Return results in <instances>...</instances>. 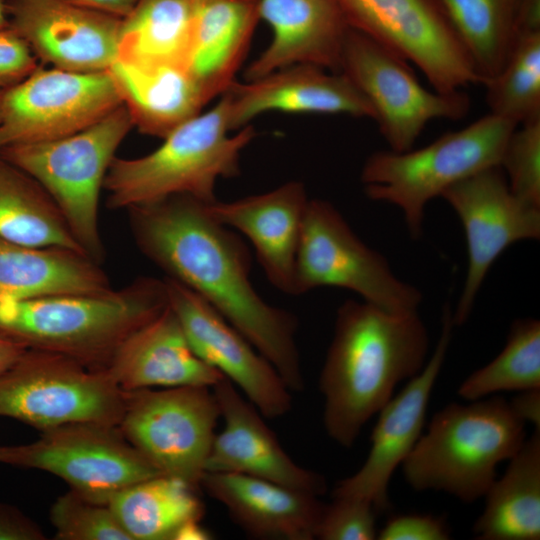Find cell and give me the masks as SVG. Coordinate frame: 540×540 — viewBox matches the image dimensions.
<instances>
[{
    "mask_svg": "<svg viewBox=\"0 0 540 540\" xmlns=\"http://www.w3.org/2000/svg\"><path fill=\"white\" fill-rule=\"evenodd\" d=\"M205 204L176 195L128 208L137 248L165 277L208 302L273 365L291 392L303 391L296 317L255 290L249 248Z\"/></svg>",
    "mask_w": 540,
    "mask_h": 540,
    "instance_id": "obj_1",
    "label": "cell"
},
{
    "mask_svg": "<svg viewBox=\"0 0 540 540\" xmlns=\"http://www.w3.org/2000/svg\"><path fill=\"white\" fill-rule=\"evenodd\" d=\"M428 349L417 311L390 312L363 300L342 303L319 376L327 435L351 448L395 387L422 370Z\"/></svg>",
    "mask_w": 540,
    "mask_h": 540,
    "instance_id": "obj_2",
    "label": "cell"
},
{
    "mask_svg": "<svg viewBox=\"0 0 540 540\" xmlns=\"http://www.w3.org/2000/svg\"><path fill=\"white\" fill-rule=\"evenodd\" d=\"M167 306L164 279L146 276L103 292L0 298V334L106 369L121 344Z\"/></svg>",
    "mask_w": 540,
    "mask_h": 540,
    "instance_id": "obj_3",
    "label": "cell"
},
{
    "mask_svg": "<svg viewBox=\"0 0 540 540\" xmlns=\"http://www.w3.org/2000/svg\"><path fill=\"white\" fill-rule=\"evenodd\" d=\"M207 112L184 122L147 155L115 157L104 180L106 205L127 210L176 195L216 199L218 180L240 173L243 150L256 132L247 125L232 134L227 93Z\"/></svg>",
    "mask_w": 540,
    "mask_h": 540,
    "instance_id": "obj_4",
    "label": "cell"
},
{
    "mask_svg": "<svg viewBox=\"0 0 540 540\" xmlns=\"http://www.w3.org/2000/svg\"><path fill=\"white\" fill-rule=\"evenodd\" d=\"M526 439L525 423L501 396L450 403L434 414L402 463L415 491H442L471 503L483 498L496 468Z\"/></svg>",
    "mask_w": 540,
    "mask_h": 540,
    "instance_id": "obj_5",
    "label": "cell"
},
{
    "mask_svg": "<svg viewBox=\"0 0 540 540\" xmlns=\"http://www.w3.org/2000/svg\"><path fill=\"white\" fill-rule=\"evenodd\" d=\"M516 127L489 113L422 148L376 151L361 169L364 191L371 200L398 207L409 234L418 239L429 201L453 184L499 165L507 140Z\"/></svg>",
    "mask_w": 540,
    "mask_h": 540,
    "instance_id": "obj_6",
    "label": "cell"
},
{
    "mask_svg": "<svg viewBox=\"0 0 540 540\" xmlns=\"http://www.w3.org/2000/svg\"><path fill=\"white\" fill-rule=\"evenodd\" d=\"M132 127L129 113L121 105L69 136L0 149L1 156L44 188L79 246L99 264L105 258L99 226L100 195L116 151Z\"/></svg>",
    "mask_w": 540,
    "mask_h": 540,
    "instance_id": "obj_7",
    "label": "cell"
},
{
    "mask_svg": "<svg viewBox=\"0 0 540 540\" xmlns=\"http://www.w3.org/2000/svg\"><path fill=\"white\" fill-rule=\"evenodd\" d=\"M125 401L106 369L53 352L26 349L0 373V416L40 431L81 422L118 426Z\"/></svg>",
    "mask_w": 540,
    "mask_h": 540,
    "instance_id": "obj_8",
    "label": "cell"
},
{
    "mask_svg": "<svg viewBox=\"0 0 540 540\" xmlns=\"http://www.w3.org/2000/svg\"><path fill=\"white\" fill-rule=\"evenodd\" d=\"M321 287L353 291L384 310L417 311L422 292L398 278L329 201L309 199L296 257L294 296Z\"/></svg>",
    "mask_w": 540,
    "mask_h": 540,
    "instance_id": "obj_9",
    "label": "cell"
},
{
    "mask_svg": "<svg viewBox=\"0 0 540 540\" xmlns=\"http://www.w3.org/2000/svg\"><path fill=\"white\" fill-rule=\"evenodd\" d=\"M339 72L369 102L373 120L392 151L412 149L430 121L460 120L471 106L462 90L442 93L426 89L406 59L352 28L343 43Z\"/></svg>",
    "mask_w": 540,
    "mask_h": 540,
    "instance_id": "obj_10",
    "label": "cell"
},
{
    "mask_svg": "<svg viewBox=\"0 0 540 540\" xmlns=\"http://www.w3.org/2000/svg\"><path fill=\"white\" fill-rule=\"evenodd\" d=\"M220 408L208 386L126 391L118 427L160 473L200 488Z\"/></svg>",
    "mask_w": 540,
    "mask_h": 540,
    "instance_id": "obj_11",
    "label": "cell"
},
{
    "mask_svg": "<svg viewBox=\"0 0 540 540\" xmlns=\"http://www.w3.org/2000/svg\"><path fill=\"white\" fill-rule=\"evenodd\" d=\"M0 463L49 472L83 498L108 504L120 491L162 474L117 425L66 424L41 431L29 444L4 446Z\"/></svg>",
    "mask_w": 540,
    "mask_h": 540,
    "instance_id": "obj_12",
    "label": "cell"
},
{
    "mask_svg": "<svg viewBox=\"0 0 540 540\" xmlns=\"http://www.w3.org/2000/svg\"><path fill=\"white\" fill-rule=\"evenodd\" d=\"M350 28L413 63L435 91L481 78L441 0H336Z\"/></svg>",
    "mask_w": 540,
    "mask_h": 540,
    "instance_id": "obj_13",
    "label": "cell"
},
{
    "mask_svg": "<svg viewBox=\"0 0 540 540\" xmlns=\"http://www.w3.org/2000/svg\"><path fill=\"white\" fill-rule=\"evenodd\" d=\"M108 72H75L39 66L4 90L0 149L44 142L77 133L120 107Z\"/></svg>",
    "mask_w": 540,
    "mask_h": 540,
    "instance_id": "obj_14",
    "label": "cell"
},
{
    "mask_svg": "<svg viewBox=\"0 0 540 540\" xmlns=\"http://www.w3.org/2000/svg\"><path fill=\"white\" fill-rule=\"evenodd\" d=\"M440 197L459 217L467 243V274L452 312L454 325L461 326L498 257L514 243L539 240L540 207L512 193L500 165L453 184Z\"/></svg>",
    "mask_w": 540,
    "mask_h": 540,
    "instance_id": "obj_15",
    "label": "cell"
},
{
    "mask_svg": "<svg viewBox=\"0 0 540 540\" xmlns=\"http://www.w3.org/2000/svg\"><path fill=\"white\" fill-rule=\"evenodd\" d=\"M164 281L168 304L195 354L228 379L263 417L287 414L291 391L273 365L202 297L171 278Z\"/></svg>",
    "mask_w": 540,
    "mask_h": 540,
    "instance_id": "obj_16",
    "label": "cell"
},
{
    "mask_svg": "<svg viewBox=\"0 0 540 540\" xmlns=\"http://www.w3.org/2000/svg\"><path fill=\"white\" fill-rule=\"evenodd\" d=\"M452 312L447 303L442 311L441 332L432 356L422 370L379 410L365 462L353 475L336 483L332 497L368 500L377 513L390 508L389 482L422 435L428 403L455 326Z\"/></svg>",
    "mask_w": 540,
    "mask_h": 540,
    "instance_id": "obj_17",
    "label": "cell"
},
{
    "mask_svg": "<svg viewBox=\"0 0 540 540\" xmlns=\"http://www.w3.org/2000/svg\"><path fill=\"white\" fill-rule=\"evenodd\" d=\"M9 26L42 62L75 72L107 71L118 57L122 19L69 0H6Z\"/></svg>",
    "mask_w": 540,
    "mask_h": 540,
    "instance_id": "obj_18",
    "label": "cell"
},
{
    "mask_svg": "<svg viewBox=\"0 0 540 540\" xmlns=\"http://www.w3.org/2000/svg\"><path fill=\"white\" fill-rule=\"evenodd\" d=\"M212 390L224 427L215 434L205 472L249 475L318 497L327 491L325 478L292 460L261 413L228 379Z\"/></svg>",
    "mask_w": 540,
    "mask_h": 540,
    "instance_id": "obj_19",
    "label": "cell"
},
{
    "mask_svg": "<svg viewBox=\"0 0 540 540\" xmlns=\"http://www.w3.org/2000/svg\"><path fill=\"white\" fill-rule=\"evenodd\" d=\"M225 93L232 131L269 111L374 118L369 102L344 74L311 64L288 66L245 83L235 81Z\"/></svg>",
    "mask_w": 540,
    "mask_h": 540,
    "instance_id": "obj_20",
    "label": "cell"
},
{
    "mask_svg": "<svg viewBox=\"0 0 540 540\" xmlns=\"http://www.w3.org/2000/svg\"><path fill=\"white\" fill-rule=\"evenodd\" d=\"M308 201L304 184L293 180L261 194L205 205L213 219L249 239L269 282L294 296L296 257Z\"/></svg>",
    "mask_w": 540,
    "mask_h": 540,
    "instance_id": "obj_21",
    "label": "cell"
},
{
    "mask_svg": "<svg viewBox=\"0 0 540 540\" xmlns=\"http://www.w3.org/2000/svg\"><path fill=\"white\" fill-rule=\"evenodd\" d=\"M259 15L273 37L247 67L246 81L297 64L339 72L350 27L336 0H259Z\"/></svg>",
    "mask_w": 540,
    "mask_h": 540,
    "instance_id": "obj_22",
    "label": "cell"
},
{
    "mask_svg": "<svg viewBox=\"0 0 540 540\" xmlns=\"http://www.w3.org/2000/svg\"><path fill=\"white\" fill-rule=\"evenodd\" d=\"M200 487L254 538L312 540L316 537L324 504L314 494L238 473L205 472Z\"/></svg>",
    "mask_w": 540,
    "mask_h": 540,
    "instance_id": "obj_23",
    "label": "cell"
},
{
    "mask_svg": "<svg viewBox=\"0 0 540 540\" xmlns=\"http://www.w3.org/2000/svg\"><path fill=\"white\" fill-rule=\"evenodd\" d=\"M106 370L124 391L213 387L225 378L195 354L169 304L121 344Z\"/></svg>",
    "mask_w": 540,
    "mask_h": 540,
    "instance_id": "obj_24",
    "label": "cell"
},
{
    "mask_svg": "<svg viewBox=\"0 0 540 540\" xmlns=\"http://www.w3.org/2000/svg\"><path fill=\"white\" fill-rule=\"evenodd\" d=\"M259 20V0H193L187 68L208 103L236 81Z\"/></svg>",
    "mask_w": 540,
    "mask_h": 540,
    "instance_id": "obj_25",
    "label": "cell"
},
{
    "mask_svg": "<svg viewBox=\"0 0 540 540\" xmlns=\"http://www.w3.org/2000/svg\"><path fill=\"white\" fill-rule=\"evenodd\" d=\"M108 72L133 127L149 136L165 138L208 104L185 65L142 66L115 60Z\"/></svg>",
    "mask_w": 540,
    "mask_h": 540,
    "instance_id": "obj_26",
    "label": "cell"
},
{
    "mask_svg": "<svg viewBox=\"0 0 540 540\" xmlns=\"http://www.w3.org/2000/svg\"><path fill=\"white\" fill-rule=\"evenodd\" d=\"M111 288L100 264L82 252L28 246L0 237V298L30 299Z\"/></svg>",
    "mask_w": 540,
    "mask_h": 540,
    "instance_id": "obj_27",
    "label": "cell"
},
{
    "mask_svg": "<svg viewBox=\"0 0 540 540\" xmlns=\"http://www.w3.org/2000/svg\"><path fill=\"white\" fill-rule=\"evenodd\" d=\"M484 498V510L473 526L476 539H540V429L525 439Z\"/></svg>",
    "mask_w": 540,
    "mask_h": 540,
    "instance_id": "obj_28",
    "label": "cell"
},
{
    "mask_svg": "<svg viewBox=\"0 0 540 540\" xmlns=\"http://www.w3.org/2000/svg\"><path fill=\"white\" fill-rule=\"evenodd\" d=\"M198 489L159 474L120 491L108 506L131 540H174L184 524L204 515Z\"/></svg>",
    "mask_w": 540,
    "mask_h": 540,
    "instance_id": "obj_29",
    "label": "cell"
},
{
    "mask_svg": "<svg viewBox=\"0 0 540 540\" xmlns=\"http://www.w3.org/2000/svg\"><path fill=\"white\" fill-rule=\"evenodd\" d=\"M192 21L193 0H137L121 21L116 60L187 67Z\"/></svg>",
    "mask_w": 540,
    "mask_h": 540,
    "instance_id": "obj_30",
    "label": "cell"
},
{
    "mask_svg": "<svg viewBox=\"0 0 540 540\" xmlns=\"http://www.w3.org/2000/svg\"><path fill=\"white\" fill-rule=\"evenodd\" d=\"M0 237L28 246L63 247L86 254L44 188L1 155Z\"/></svg>",
    "mask_w": 540,
    "mask_h": 540,
    "instance_id": "obj_31",
    "label": "cell"
},
{
    "mask_svg": "<svg viewBox=\"0 0 540 540\" xmlns=\"http://www.w3.org/2000/svg\"><path fill=\"white\" fill-rule=\"evenodd\" d=\"M484 85L522 35L523 0H441Z\"/></svg>",
    "mask_w": 540,
    "mask_h": 540,
    "instance_id": "obj_32",
    "label": "cell"
},
{
    "mask_svg": "<svg viewBox=\"0 0 540 540\" xmlns=\"http://www.w3.org/2000/svg\"><path fill=\"white\" fill-rule=\"evenodd\" d=\"M540 388V321L516 319L502 351L487 365L472 372L457 394L475 401L505 391Z\"/></svg>",
    "mask_w": 540,
    "mask_h": 540,
    "instance_id": "obj_33",
    "label": "cell"
},
{
    "mask_svg": "<svg viewBox=\"0 0 540 540\" xmlns=\"http://www.w3.org/2000/svg\"><path fill=\"white\" fill-rule=\"evenodd\" d=\"M490 114L517 126L540 117V30L523 33L502 70L488 80Z\"/></svg>",
    "mask_w": 540,
    "mask_h": 540,
    "instance_id": "obj_34",
    "label": "cell"
},
{
    "mask_svg": "<svg viewBox=\"0 0 540 540\" xmlns=\"http://www.w3.org/2000/svg\"><path fill=\"white\" fill-rule=\"evenodd\" d=\"M50 522L58 540H131L108 504L89 501L72 490L52 504Z\"/></svg>",
    "mask_w": 540,
    "mask_h": 540,
    "instance_id": "obj_35",
    "label": "cell"
},
{
    "mask_svg": "<svg viewBox=\"0 0 540 540\" xmlns=\"http://www.w3.org/2000/svg\"><path fill=\"white\" fill-rule=\"evenodd\" d=\"M520 125L508 138L499 165L512 193L540 207V117Z\"/></svg>",
    "mask_w": 540,
    "mask_h": 540,
    "instance_id": "obj_36",
    "label": "cell"
},
{
    "mask_svg": "<svg viewBox=\"0 0 540 540\" xmlns=\"http://www.w3.org/2000/svg\"><path fill=\"white\" fill-rule=\"evenodd\" d=\"M376 510L371 502L356 497H332L324 504L315 539H377Z\"/></svg>",
    "mask_w": 540,
    "mask_h": 540,
    "instance_id": "obj_37",
    "label": "cell"
},
{
    "mask_svg": "<svg viewBox=\"0 0 540 540\" xmlns=\"http://www.w3.org/2000/svg\"><path fill=\"white\" fill-rule=\"evenodd\" d=\"M39 66L24 38L10 26L0 29V89L16 86Z\"/></svg>",
    "mask_w": 540,
    "mask_h": 540,
    "instance_id": "obj_38",
    "label": "cell"
},
{
    "mask_svg": "<svg viewBox=\"0 0 540 540\" xmlns=\"http://www.w3.org/2000/svg\"><path fill=\"white\" fill-rule=\"evenodd\" d=\"M379 540H447L450 528L441 517L408 513L391 516L377 532Z\"/></svg>",
    "mask_w": 540,
    "mask_h": 540,
    "instance_id": "obj_39",
    "label": "cell"
},
{
    "mask_svg": "<svg viewBox=\"0 0 540 540\" xmlns=\"http://www.w3.org/2000/svg\"><path fill=\"white\" fill-rule=\"evenodd\" d=\"M40 526L17 507L0 503V540H44Z\"/></svg>",
    "mask_w": 540,
    "mask_h": 540,
    "instance_id": "obj_40",
    "label": "cell"
},
{
    "mask_svg": "<svg viewBox=\"0 0 540 540\" xmlns=\"http://www.w3.org/2000/svg\"><path fill=\"white\" fill-rule=\"evenodd\" d=\"M509 402L513 412L526 424L540 429V388L518 392Z\"/></svg>",
    "mask_w": 540,
    "mask_h": 540,
    "instance_id": "obj_41",
    "label": "cell"
},
{
    "mask_svg": "<svg viewBox=\"0 0 540 540\" xmlns=\"http://www.w3.org/2000/svg\"><path fill=\"white\" fill-rule=\"evenodd\" d=\"M70 2L102 14L119 19L127 17L135 7L137 0H69Z\"/></svg>",
    "mask_w": 540,
    "mask_h": 540,
    "instance_id": "obj_42",
    "label": "cell"
},
{
    "mask_svg": "<svg viewBox=\"0 0 540 540\" xmlns=\"http://www.w3.org/2000/svg\"><path fill=\"white\" fill-rule=\"evenodd\" d=\"M25 350L21 344L0 334V373L15 362Z\"/></svg>",
    "mask_w": 540,
    "mask_h": 540,
    "instance_id": "obj_43",
    "label": "cell"
},
{
    "mask_svg": "<svg viewBox=\"0 0 540 540\" xmlns=\"http://www.w3.org/2000/svg\"><path fill=\"white\" fill-rule=\"evenodd\" d=\"M211 534L201 525V521H190L184 524L176 533L174 540H208Z\"/></svg>",
    "mask_w": 540,
    "mask_h": 540,
    "instance_id": "obj_44",
    "label": "cell"
},
{
    "mask_svg": "<svg viewBox=\"0 0 540 540\" xmlns=\"http://www.w3.org/2000/svg\"><path fill=\"white\" fill-rule=\"evenodd\" d=\"M9 26L6 0H0V29Z\"/></svg>",
    "mask_w": 540,
    "mask_h": 540,
    "instance_id": "obj_45",
    "label": "cell"
},
{
    "mask_svg": "<svg viewBox=\"0 0 540 540\" xmlns=\"http://www.w3.org/2000/svg\"><path fill=\"white\" fill-rule=\"evenodd\" d=\"M3 94H4V89H0V121H1V113H2Z\"/></svg>",
    "mask_w": 540,
    "mask_h": 540,
    "instance_id": "obj_46",
    "label": "cell"
},
{
    "mask_svg": "<svg viewBox=\"0 0 540 540\" xmlns=\"http://www.w3.org/2000/svg\"><path fill=\"white\" fill-rule=\"evenodd\" d=\"M3 447L4 446H0V460H1L2 453H3Z\"/></svg>",
    "mask_w": 540,
    "mask_h": 540,
    "instance_id": "obj_47",
    "label": "cell"
}]
</instances>
